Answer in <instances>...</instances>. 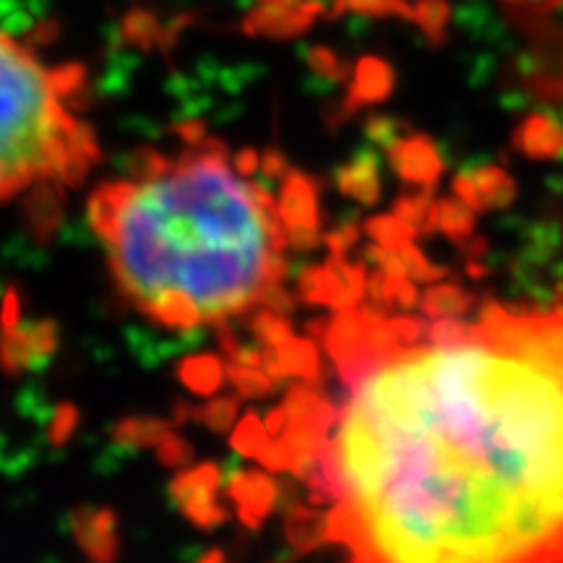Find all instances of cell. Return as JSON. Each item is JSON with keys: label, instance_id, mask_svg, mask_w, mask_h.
Listing matches in <instances>:
<instances>
[{"label": "cell", "instance_id": "cell-1", "mask_svg": "<svg viewBox=\"0 0 563 563\" xmlns=\"http://www.w3.org/2000/svg\"><path fill=\"white\" fill-rule=\"evenodd\" d=\"M488 306L460 340L340 311L347 386L311 477L352 563H563V340Z\"/></svg>", "mask_w": 563, "mask_h": 563}, {"label": "cell", "instance_id": "cell-2", "mask_svg": "<svg viewBox=\"0 0 563 563\" xmlns=\"http://www.w3.org/2000/svg\"><path fill=\"white\" fill-rule=\"evenodd\" d=\"M89 224L121 292L167 329L256 311L285 277L277 201L230 167L220 139L104 183L89 199Z\"/></svg>", "mask_w": 563, "mask_h": 563}, {"label": "cell", "instance_id": "cell-3", "mask_svg": "<svg viewBox=\"0 0 563 563\" xmlns=\"http://www.w3.org/2000/svg\"><path fill=\"white\" fill-rule=\"evenodd\" d=\"M40 40L0 30V201L55 180L76 188L100 162V144L79 102L87 70L53 66Z\"/></svg>", "mask_w": 563, "mask_h": 563}, {"label": "cell", "instance_id": "cell-4", "mask_svg": "<svg viewBox=\"0 0 563 563\" xmlns=\"http://www.w3.org/2000/svg\"><path fill=\"white\" fill-rule=\"evenodd\" d=\"M368 277L361 266L344 262V256H332L327 264L306 269L298 279L300 300L323 302L336 311H350L361 302Z\"/></svg>", "mask_w": 563, "mask_h": 563}, {"label": "cell", "instance_id": "cell-5", "mask_svg": "<svg viewBox=\"0 0 563 563\" xmlns=\"http://www.w3.org/2000/svg\"><path fill=\"white\" fill-rule=\"evenodd\" d=\"M220 467L217 464H196L191 470H180L170 483V496L178 509L186 514L188 522L201 530H214L228 519L224 506L217 501L220 490Z\"/></svg>", "mask_w": 563, "mask_h": 563}, {"label": "cell", "instance_id": "cell-6", "mask_svg": "<svg viewBox=\"0 0 563 563\" xmlns=\"http://www.w3.org/2000/svg\"><path fill=\"white\" fill-rule=\"evenodd\" d=\"M70 532L91 563H115L121 555L118 517L108 506H76L70 511Z\"/></svg>", "mask_w": 563, "mask_h": 563}, {"label": "cell", "instance_id": "cell-7", "mask_svg": "<svg viewBox=\"0 0 563 563\" xmlns=\"http://www.w3.org/2000/svg\"><path fill=\"white\" fill-rule=\"evenodd\" d=\"M389 162L399 178L420 188H433L443 173L439 146L428 136L412 133V136L397 139L389 146Z\"/></svg>", "mask_w": 563, "mask_h": 563}, {"label": "cell", "instance_id": "cell-8", "mask_svg": "<svg viewBox=\"0 0 563 563\" xmlns=\"http://www.w3.org/2000/svg\"><path fill=\"white\" fill-rule=\"evenodd\" d=\"M277 214L285 230L319 228V188L300 170H287L282 178Z\"/></svg>", "mask_w": 563, "mask_h": 563}, {"label": "cell", "instance_id": "cell-9", "mask_svg": "<svg viewBox=\"0 0 563 563\" xmlns=\"http://www.w3.org/2000/svg\"><path fill=\"white\" fill-rule=\"evenodd\" d=\"M228 493L238 506V517L245 527H262V522L274 511L277 501V485L269 475L256 473H238L228 485Z\"/></svg>", "mask_w": 563, "mask_h": 563}, {"label": "cell", "instance_id": "cell-10", "mask_svg": "<svg viewBox=\"0 0 563 563\" xmlns=\"http://www.w3.org/2000/svg\"><path fill=\"white\" fill-rule=\"evenodd\" d=\"M63 188L60 183L55 180H45L32 186L26 191L24 199V222L26 230L32 232L37 241H51L55 235V230L60 228L63 220Z\"/></svg>", "mask_w": 563, "mask_h": 563}, {"label": "cell", "instance_id": "cell-11", "mask_svg": "<svg viewBox=\"0 0 563 563\" xmlns=\"http://www.w3.org/2000/svg\"><path fill=\"white\" fill-rule=\"evenodd\" d=\"M264 368L272 373L274 378L282 376H300L313 378L319 371V352H316L311 340L302 336H290L274 347H264Z\"/></svg>", "mask_w": 563, "mask_h": 563}, {"label": "cell", "instance_id": "cell-12", "mask_svg": "<svg viewBox=\"0 0 563 563\" xmlns=\"http://www.w3.org/2000/svg\"><path fill=\"white\" fill-rule=\"evenodd\" d=\"M514 150L530 159L563 157V125L551 115H530L514 131Z\"/></svg>", "mask_w": 563, "mask_h": 563}, {"label": "cell", "instance_id": "cell-13", "mask_svg": "<svg viewBox=\"0 0 563 563\" xmlns=\"http://www.w3.org/2000/svg\"><path fill=\"white\" fill-rule=\"evenodd\" d=\"M336 186L344 196L355 199L363 207H373L382 196V178H378V159L373 152H361L355 159L336 170Z\"/></svg>", "mask_w": 563, "mask_h": 563}, {"label": "cell", "instance_id": "cell-14", "mask_svg": "<svg viewBox=\"0 0 563 563\" xmlns=\"http://www.w3.org/2000/svg\"><path fill=\"white\" fill-rule=\"evenodd\" d=\"M475 214L460 196H446V199L433 201L431 214H428V230H439L449 241L467 245L475 235Z\"/></svg>", "mask_w": 563, "mask_h": 563}, {"label": "cell", "instance_id": "cell-15", "mask_svg": "<svg viewBox=\"0 0 563 563\" xmlns=\"http://www.w3.org/2000/svg\"><path fill=\"white\" fill-rule=\"evenodd\" d=\"M473 302V295L467 290L452 285V282H439L422 292L420 308L431 319H462L464 313H470Z\"/></svg>", "mask_w": 563, "mask_h": 563}, {"label": "cell", "instance_id": "cell-16", "mask_svg": "<svg viewBox=\"0 0 563 563\" xmlns=\"http://www.w3.org/2000/svg\"><path fill=\"white\" fill-rule=\"evenodd\" d=\"M224 373H228V368L217 355H191L178 365V378L183 386L188 391L199 394V397H209V394L220 389Z\"/></svg>", "mask_w": 563, "mask_h": 563}, {"label": "cell", "instance_id": "cell-17", "mask_svg": "<svg viewBox=\"0 0 563 563\" xmlns=\"http://www.w3.org/2000/svg\"><path fill=\"white\" fill-rule=\"evenodd\" d=\"M230 443L235 452H241L243 456H251V460H258L264 464H269V460H272L274 435L253 412L235 422V428H232V435H230Z\"/></svg>", "mask_w": 563, "mask_h": 563}, {"label": "cell", "instance_id": "cell-18", "mask_svg": "<svg viewBox=\"0 0 563 563\" xmlns=\"http://www.w3.org/2000/svg\"><path fill=\"white\" fill-rule=\"evenodd\" d=\"M287 538L295 551L308 553L316 545L329 543V517H321L308 506H295L287 519Z\"/></svg>", "mask_w": 563, "mask_h": 563}, {"label": "cell", "instance_id": "cell-19", "mask_svg": "<svg viewBox=\"0 0 563 563\" xmlns=\"http://www.w3.org/2000/svg\"><path fill=\"white\" fill-rule=\"evenodd\" d=\"M477 196H481V207L485 209H504L509 207L517 196V183L504 167L498 165H483L473 170Z\"/></svg>", "mask_w": 563, "mask_h": 563}, {"label": "cell", "instance_id": "cell-20", "mask_svg": "<svg viewBox=\"0 0 563 563\" xmlns=\"http://www.w3.org/2000/svg\"><path fill=\"white\" fill-rule=\"evenodd\" d=\"M170 431V422L162 418H144V415H136V418H123L112 426V441L121 443L125 449H146L157 446V441Z\"/></svg>", "mask_w": 563, "mask_h": 563}, {"label": "cell", "instance_id": "cell-21", "mask_svg": "<svg viewBox=\"0 0 563 563\" xmlns=\"http://www.w3.org/2000/svg\"><path fill=\"white\" fill-rule=\"evenodd\" d=\"M0 368L9 373V376L32 368L30 340H26V329L21 323L11 329H0Z\"/></svg>", "mask_w": 563, "mask_h": 563}, {"label": "cell", "instance_id": "cell-22", "mask_svg": "<svg viewBox=\"0 0 563 563\" xmlns=\"http://www.w3.org/2000/svg\"><path fill=\"white\" fill-rule=\"evenodd\" d=\"M365 232L373 238V243L384 245V249L389 251H399L405 243L415 241V230L405 220H399L394 211L391 214L371 217V220L365 222Z\"/></svg>", "mask_w": 563, "mask_h": 563}, {"label": "cell", "instance_id": "cell-23", "mask_svg": "<svg viewBox=\"0 0 563 563\" xmlns=\"http://www.w3.org/2000/svg\"><path fill=\"white\" fill-rule=\"evenodd\" d=\"M251 332L264 347H274L292 336V323L282 311H274L269 306H258L251 316Z\"/></svg>", "mask_w": 563, "mask_h": 563}, {"label": "cell", "instance_id": "cell-24", "mask_svg": "<svg viewBox=\"0 0 563 563\" xmlns=\"http://www.w3.org/2000/svg\"><path fill=\"white\" fill-rule=\"evenodd\" d=\"M228 378L241 397H266L274 389V376L262 365L228 363Z\"/></svg>", "mask_w": 563, "mask_h": 563}, {"label": "cell", "instance_id": "cell-25", "mask_svg": "<svg viewBox=\"0 0 563 563\" xmlns=\"http://www.w3.org/2000/svg\"><path fill=\"white\" fill-rule=\"evenodd\" d=\"M26 340H30V352H32V368L47 363L55 355L60 342V327L53 319H42L34 323H26Z\"/></svg>", "mask_w": 563, "mask_h": 563}, {"label": "cell", "instance_id": "cell-26", "mask_svg": "<svg viewBox=\"0 0 563 563\" xmlns=\"http://www.w3.org/2000/svg\"><path fill=\"white\" fill-rule=\"evenodd\" d=\"M378 295H382V300L389 302V306L402 308V311H410V308H415L420 302L415 279L407 277V274H391V272L378 274Z\"/></svg>", "mask_w": 563, "mask_h": 563}, {"label": "cell", "instance_id": "cell-27", "mask_svg": "<svg viewBox=\"0 0 563 563\" xmlns=\"http://www.w3.org/2000/svg\"><path fill=\"white\" fill-rule=\"evenodd\" d=\"M203 426L214 433H228L238 422V399L235 397H211L199 410H191Z\"/></svg>", "mask_w": 563, "mask_h": 563}, {"label": "cell", "instance_id": "cell-28", "mask_svg": "<svg viewBox=\"0 0 563 563\" xmlns=\"http://www.w3.org/2000/svg\"><path fill=\"white\" fill-rule=\"evenodd\" d=\"M391 87V76L382 63H365L357 74V84H355V100L357 102H376L384 100L389 95Z\"/></svg>", "mask_w": 563, "mask_h": 563}, {"label": "cell", "instance_id": "cell-29", "mask_svg": "<svg viewBox=\"0 0 563 563\" xmlns=\"http://www.w3.org/2000/svg\"><path fill=\"white\" fill-rule=\"evenodd\" d=\"M431 191L433 188H422L420 194L415 191V194L402 196V199L394 203V214L410 224L415 232L428 230V214H431V207H433Z\"/></svg>", "mask_w": 563, "mask_h": 563}, {"label": "cell", "instance_id": "cell-30", "mask_svg": "<svg viewBox=\"0 0 563 563\" xmlns=\"http://www.w3.org/2000/svg\"><path fill=\"white\" fill-rule=\"evenodd\" d=\"M394 253H397L402 272L415 282H435L439 277H443V274H446L443 269H439V266H433L431 262H428L426 253H422L412 241L405 243L402 249L394 251Z\"/></svg>", "mask_w": 563, "mask_h": 563}, {"label": "cell", "instance_id": "cell-31", "mask_svg": "<svg viewBox=\"0 0 563 563\" xmlns=\"http://www.w3.org/2000/svg\"><path fill=\"white\" fill-rule=\"evenodd\" d=\"M157 452V460L165 464V467H186L188 462L194 460V449L188 446L186 439H180L178 433L167 431L154 446Z\"/></svg>", "mask_w": 563, "mask_h": 563}, {"label": "cell", "instance_id": "cell-32", "mask_svg": "<svg viewBox=\"0 0 563 563\" xmlns=\"http://www.w3.org/2000/svg\"><path fill=\"white\" fill-rule=\"evenodd\" d=\"M76 426H79V410H76V405L60 402L55 407L51 426H47V441H51L53 446H63V443L74 435Z\"/></svg>", "mask_w": 563, "mask_h": 563}, {"label": "cell", "instance_id": "cell-33", "mask_svg": "<svg viewBox=\"0 0 563 563\" xmlns=\"http://www.w3.org/2000/svg\"><path fill=\"white\" fill-rule=\"evenodd\" d=\"M357 235H361V230H357L355 224H342V228L329 232L323 241H327L329 249H332V256H344V253L357 243Z\"/></svg>", "mask_w": 563, "mask_h": 563}, {"label": "cell", "instance_id": "cell-34", "mask_svg": "<svg viewBox=\"0 0 563 563\" xmlns=\"http://www.w3.org/2000/svg\"><path fill=\"white\" fill-rule=\"evenodd\" d=\"M452 188H454V196H460V199L467 203V207H473L475 211H483L481 196H477V186H475V178H473V170H464L460 175H454Z\"/></svg>", "mask_w": 563, "mask_h": 563}, {"label": "cell", "instance_id": "cell-35", "mask_svg": "<svg viewBox=\"0 0 563 563\" xmlns=\"http://www.w3.org/2000/svg\"><path fill=\"white\" fill-rule=\"evenodd\" d=\"M323 241L319 228H300V230H287V245L295 251H311Z\"/></svg>", "mask_w": 563, "mask_h": 563}, {"label": "cell", "instance_id": "cell-36", "mask_svg": "<svg viewBox=\"0 0 563 563\" xmlns=\"http://www.w3.org/2000/svg\"><path fill=\"white\" fill-rule=\"evenodd\" d=\"M232 167H235L238 175H243V178H251L253 173L262 170V154L256 150H251V146H245L232 157Z\"/></svg>", "mask_w": 563, "mask_h": 563}, {"label": "cell", "instance_id": "cell-37", "mask_svg": "<svg viewBox=\"0 0 563 563\" xmlns=\"http://www.w3.org/2000/svg\"><path fill=\"white\" fill-rule=\"evenodd\" d=\"M21 323V298L16 290L5 292L3 306H0V329H11Z\"/></svg>", "mask_w": 563, "mask_h": 563}, {"label": "cell", "instance_id": "cell-38", "mask_svg": "<svg viewBox=\"0 0 563 563\" xmlns=\"http://www.w3.org/2000/svg\"><path fill=\"white\" fill-rule=\"evenodd\" d=\"M290 170V162L279 150H269L262 154V173L266 178H285V173Z\"/></svg>", "mask_w": 563, "mask_h": 563}, {"label": "cell", "instance_id": "cell-39", "mask_svg": "<svg viewBox=\"0 0 563 563\" xmlns=\"http://www.w3.org/2000/svg\"><path fill=\"white\" fill-rule=\"evenodd\" d=\"M175 133L183 139V144L186 146H201L203 141L209 139V131L207 125L199 123V121H191V123H180L178 129H175Z\"/></svg>", "mask_w": 563, "mask_h": 563}, {"label": "cell", "instance_id": "cell-40", "mask_svg": "<svg viewBox=\"0 0 563 563\" xmlns=\"http://www.w3.org/2000/svg\"><path fill=\"white\" fill-rule=\"evenodd\" d=\"M504 3L532 13H563V0H504Z\"/></svg>", "mask_w": 563, "mask_h": 563}, {"label": "cell", "instance_id": "cell-41", "mask_svg": "<svg viewBox=\"0 0 563 563\" xmlns=\"http://www.w3.org/2000/svg\"><path fill=\"white\" fill-rule=\"evenodd\" d=\"M368 136L376 141V144H382L389 150V146L397 141V125L391 121H371L368 123Z\"/></svg>", "mask_w": 563, "mask_h": 563}, {"label": "cell", "instance_id": "cell-42", "mask_svg": "<svg viewBox=\"0 0 563 563\" xmlns=\"http://www.w3.org/2000/svg\"><path fill=\"white\" fill-rule=\"evenodd\" d=\"M199 563H224V553H222V551H217V548H214V551L203 553Z\"/></svg>", "mask_w": 563, "mask_h": 563}]
</instances>
